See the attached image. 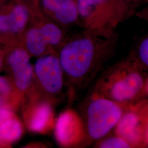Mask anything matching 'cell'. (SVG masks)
I'll return each mask as SVG.
<instances>
[{
	"instance_id": "17",
	"label": "cell",
	"mask_w": 148,
	"mask_h": 148,
	"mask_svg": "<svg viewBox=\"0 0 148 148\" xmlns=\"http://www.w3.org/2000/svg\"><path fill=\"white\" fill-rule=\"evenodd\" d=\"M15 116L12 108L8 106H0V125Z\"/></svg>"
},
{
	"instance_id": "4",
	"label": "cell",
	"mask_w": 148,
	"mask_h": 148,
	"mask_svg": "<svg viewBox=\"0 0 148 148\" xmlns=\"http://www.w3.org/2000/svg\"><path fill=\"white\" fill-rule=\"evenodd\" d=\"M121 104L96 95L87 106L86 134L92 140L105 137L116 126L123 114Z\"/></svg>"
},
{
	"instance_id": "3",
	"label": "cell",
	"mask_w": 148,
	"mask_h": 148,
	"mask_svg": "<svg viewBox=\"0 0 148 148\" xmlns=\"http://www.w3.org/2000/svg\"><path fill=\"white\" fill-rule=\"evenodd\" d=\"M79 18L88 32L106 37L129 13L117 0H76Z\"/></svg>"
},
{
	"instance_id": "11",
	"label": "cell",
	"mask_w": 148,
	"mask_h": 148,
	"mask_svg": "<svg viewBox=\"0 0 148 148\" xmlns=\"http://www.w3.org/2000/svg\"><path fill=\"white\" fill-rule=\"evenodd\" d=\"M43 8L59 23L69 25L79 18L75 0H42Z\"/></svg>"
},
{
	"instance_id": "7",
	"label": "cell",
	"mask_w": 148,
	"mask_h": 148,
	"mask_svg": "<svg viewBox=\"0 0 148 148\" xmlns=\"http://www.w3.org/2000/svg\"><path fill=\"white\" fill-rule=\"evenodd\" d=\"M31 57L24 46H19L11 49L5 57V64L11 75V81L23 98L34 89V69Z\"/></svg>"
},
{
	"instance_id": "18",
	"label": "cell",
	"mask_w": 148,
	"mask_h": 148,
	"mask_svg": "<svg viewBox=\"0 0 148 148\" xmlns=\"http://www.w3.org/2000/svg\"><path fill=\"white\" fill-rule=\"evenodd\" d=\"M124 8L127 10L130 15L142 0H117Z\"/></svg>"
},
{
	"instance_id": "2",
	"label": "cell",
	"mask_w": 148,
	"mask_h": 148,
	"mask_svg": "<svg viewBox=\"0 0 148 148\" xmlns=\"http://www.w3.org/2000/svg\"><path fill=\"white\" fill-rule=\"evenodd\" d=\"M145 81L143 70L136 60H123L101 80L98 95L124 106L134 101L143 92Z\"/></svg>"
},
{
	"instance_id": "12",
	"label": "cell",
	"mask_w": 148,
	"mask_h": 148,
	"mask_svg": "<svg viewBox=\"0 0 148 148\" xmlns=\"http://www.w3.org/2000/svg\"><path fill=\"white\" fill-rule=\"evenodd\" d=\"M5 13V34L18 35L24 31L29 19V11L23 5L18 4Z\"/></svg>"
},
{
	"instance_id": "15",
	"label": "cell",
	"mask_w": 148,
	"mask_h": 148,
	"mask_svg": "<svg viewBox=\"0 0 148 148\" xmlns=\"http://www.w3.org/2000/svg\"><path fill=\"white\" fill-rule=\"evenodd\" d=\"M102 148H130L131 145L123 138L116 135L115 137L107 138L102 140L98 145Z\"/></svg>"
},
{
	"instance_id": "16",
	"label": "cell",
	"mask_w": 148,
	"mask_h": 148,
	"mask_svg": "<svg viewBox=\"0 0 148 148\" xmlns=\"http://www.w3.org/2000/svg\"><path fill=\"white\" fill-rule=\"evenodd\" d=\"M138 56L140 62L148 68V37L144 38L140 43Z\"/></svg>"
},
{
	"instance_id": "8",
	"label": "cell",
	"mask_w": 148,
	"mask_h": 148,
	"mask_svg": "<svg viewBox=\"0 0 148 148\" xmlns=\"http://www.w3.org/2000/svg\"><path fill=\"white\" fill-rule=\"evenodd\" d=\"M63 34L62 29L53 23H46L32 27L26 32L24 47L32 56L38 57L49 53V49L62 42Z\"/></svg>"
},
{
	"instance_id": "1",
	"label": "cell",
	"mask_w": 148,
	"mask_h": 148,
	"mask_svg": "<svg viewBox=\"0 0 148 148\" xmlns=\"http://www.w3.org/2000/svg\"><path fill=\"white\" fill-rule=\"evenodd\" d=\"M89 34L74 38L60 49L59 59L64 76L72 84L81 85L100 67L113 46V36L101 40Z\"/></svg>"
},
{
	"instance_id": "14",
	"label": "cell",
	"mask_w": 148,
	"mask_h": 148,
	"mask_svg": "<svg viewBox=\"0 0 148 148\" xmlns=\"http://www.w3.org/2000/svg\"><path fill=\"white\" fill-rule=\"evenodd\" d=\"M22 99L11 79L0 75V106H8L13 108V106Z\"/></svg>"
},
{
	"instance_id": "20",
	"label": "cell",
	"mask_w": 148,
	"mask_h": 148,
	"mask_svg": "<svg viewBox=\"0 0 148 148\" xmlns=\"http://www.w3.org/2000/svg\"><path fill=\"white\" fill-rule=\"evenodd\" d=\"M145 144L148 146V120L147 122L146 127H145Z\"/></svg>"
},
{
	"instance_id": "5",
	"label": "cell",
	"mask_w": 148,
	"mask_h": 148,
	"mask_svg": "<svg viewBox=\"0 0 148 148\" xmlns=\"http://www.w3.org/2000/svg\"><path fill=\"white\" fill-rule=\"evenodd\" d=\"M34 69L35 84L42 95L51 98L62 93L65 76L58 54L48 53L37 57Z\"/></svg>"
},
{
	"instance_id": "6",
	"label": "cell",
	"mask_w": 148,
	"mask_h": 148,
	"mask_svg": "<svg viewBox=\"0 0 148 148\" xmlns=\"http://www.w3.org/2000/svg\"><path fill=\"white\" fill-rule=\"evenodd\" d=\"M148 120V103L141 102L124 111L115 128V134L132 147L145 146V131Z\"/></svg>"
},
{
	"instance_id": "10",
	"label": "cell",
	"mask_w": 148,
	"mask_h": 148,
	"mask_svg": "<svg viewBox=\"0 0 148 148\" xmlns=\"http://www.w3.org/2000/svg\"><path fill=\"white\" fill-rule=\"evenodd\" d=\"M54 114L50 101L46 98L32 99L24 112L27 128L32 132L42 133L48 130L54 122Z\"/></svg>"
},
{
	"instance_id": "9",
	"label": "cell",
	"mask_w": 148,
	"mask_h": 148,
	"mask_svg": "<svg viewBox=\"0 0 148 148\" xmlns=\"http://www.w3.org/2000/svg\"><path fill=\"white\" fill-rule=\"evenodd\" d=\"M55 137L59 144L64 147L75 145L86 136L84 124L74 111L63 112L54 122Z\"/></svg>"
},
{
	"instance_id": "13",
	"label": "cell",
	"mask_w": 148,
	"mask_h": 148,
	"mask_svg": "<svg viewBox=\"0 0 148 148\" xmlns=\"http://www.w3.org/2000/svg\"><path fill=\"white\" fill-rule=\"evenodd\" d=\"M23 133L21 121L15 116L0 125V147H7L17 142Z\"/></svg>"
},
{
	"instance_id": "21",
	"label": "cell",
	"mask_w": 148,
	"mask_h": 148,
	"mask_svg": "<svg viewBox=\"0 0 148 148\" xmlns=\"http://www.w3.org/2000/svg\"><path fill=\"white\" fill-rule=\"evenodd\" d=\"M140 14L142 15V16L144 17L145 18H147L148 19V8L145 9L144 11L142 12L141 13H140Z\"/></svg>"
},
{
	"instance_id": "19",
	"label": "cell",
	"mask_w": 148,
	"mask_h": 148,
	"mask_svg": "<svg viewBox=\"0 0 148 148\" xmlns=\"http://www.w3.org/2000/svg\"><path fill=\"white\" fill-rule=\"evenodd\" d=\"M5 57L0 51V70L3 67L5 64Z\"/></svg>"
},
{
	"instance_id": "22",
	"label": "cell",
	"mask_w": 148,
	"mask_h": 148,
	"mask_svg": "<svg viewBox=\"0 0 148 148\" xmlns=\"http://www.w3.org/2000/svg\"><path fill=\"white\" fill-rule=\"evenodd\" d=\"M144 90H145L148 94V79H146V81H145V85H144Z\"/></svg>"
}]
</instances>
